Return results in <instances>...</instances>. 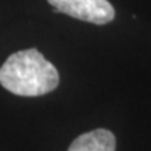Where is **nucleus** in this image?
<instances>
[{
  "label": "nucleus",
  "instance_id": "obj_1",
  "mask_svg": "<svg viewBox=\"0 0 151 151\" xmlns=\"http://www.w3.org/2000/svg\"><path fill=\"white\" fill-rule=\"evenodd\" d=\"M0 84L22 97H39L59 86V73L37 49L13 53L0 67Z\"/></svg>",
  "mask_w": 151,
  "mask_h": 151
},
{
  "label": "nucleus",
  "instance_id": "obj_3",
  "mask_svg": "<svg viewBox=\"0 0 151 151\" xmlns=\"http://www.w3.org/2000/svg\"><path fill=\"white\" fill-rule=\"evenodd\" d=\"M116 140L112 132L95 129L78 136L67 151H115Z\"/></svg>",
  "mask_w": 151,
  "mask_h": 151
},
{
  "label": "nucleus",
  "instance_id": "obj_2",
  "mask_svg": "<svg viewBox=\"0 0 151 151\" xmlns=\"http://www.w3.org/2000/svg\"><path fill=\"white\" fill-rule=\"evenodd\" d=\"M55 13L92 24H108L115 18V9L108 0H48Z\"/></svg>",
  "mask_w": 151,
  "mask_h": 151
}]
</instances>
